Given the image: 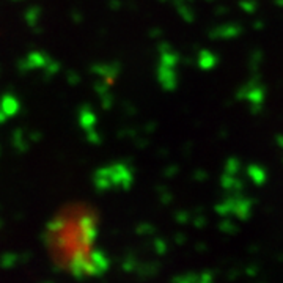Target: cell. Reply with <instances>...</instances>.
<instances>
[{
    "mask_svg": "<svg viewBox=\"0 0 283 283\" xmlns=\"http://www.w3.org/2000/svg\"><path fill=\"white\" fill-rule=\"evenodd\" d=\"M95 231V216L84 206H71L54 219L47 239L60 261L76 266L93 256Z\"/></svg>",
    "mask_w": 283,
    "mask_h": 283,
    "instance_id": "1",
    "label": "cell"
}]
</instances>
